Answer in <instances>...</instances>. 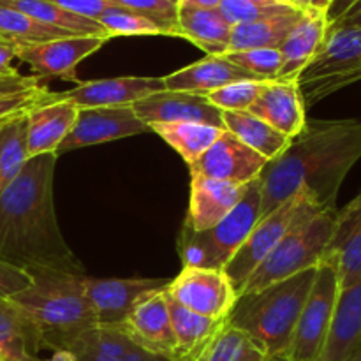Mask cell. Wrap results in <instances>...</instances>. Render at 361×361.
Here are the masks:
<instances>
[{"label": "cell", "mask_w": 361, "mask_h": 361, "mask_svg": "<svg viewBox=\"0 0 361 361\" xmlns=\"http://www.w3.org/2000/svg\"><path fill=\"white\" fill-rule=\"evenodd\" d=\"M59 155L44 154L25 162L18 178L0 196V263L27 274L85 275L60 231L53 180Z\"/></svg>", "instance_id": "cell-1"}, {"label": "cell", "mask_w": 361, "mask_h": 361, "mask_svg": "<svg viewBox=\"0 0 361 361\" xmlns=\"http://www.w3.org/2000/svg\"><path fill=\"white\" fill-rule=\"evenodd\" d=\"M361 159V120H307L261 173L263 215L305 187L324 210H337L342 182ZM261 215V217H263Z\"/></svg>", "instance_id": "cell-2"}, {"label": "cell", "mask_w": 361, "mask_h": 361, "mask_svg": "<svg viewBox=\"0 0 361 361\" xmlns=\"http://www.w3.org/2000/svg\"><path fill=\"white\" fill-rule=\"evenodd\" d=\"M28 275L32 284L9 300L32 323L41 349L69 351L81 335L97 328L94 310L80 291V275L49 271Z\"/></svg>", "instance_id": "cell-3"}, {"label": "cell", "mask_w": 361, "mask_h": 361, "mask_svg": "<svg viewBox=\"0 0 361 361\" xmlns=\"http://www.w3.org/2000/svg\"><path fill=\"white\" fill-rule=\"evenodd\" d=\"M316 271L317 267L309 268L252 295L238 296L226 321L252 337L267 356L288 355Z\"/></svg>", "instance_id": "cell-4"}, {"label": "cell", "mask_w": 361, "mask_h": 361, "mask_svg": "<svg viewBox=\"0 0 361 361\" xmlns=\"http://www.w3.org/2000/svg\"><path fill=\"white\" fill-rule=\"evenodd\" d=\"M261 197L263 185L257 178L247 185L238 204L217 226L207 231H192L187 226H182L178 252L183 267L224 270L229 259L249 238L254 226L259 222L263 215Z\"/></svg>", "instance_id": "cell-5"}, {"label": "cell", "mask_w": 361, "mask_h": 361, "mask_svg": "<svg viewBox=\"0 0 361 361\" xmlns=\"http://www.w3.org/2000/svg\"><path fill=\"white\" fill-rule=\"evenodd\" d=\"M335 217L337 210H324L291 229L268 254L267 259L254 270L238 296L252 295L275 282L317 267L334 235Z\"/></svg>", "instance_id": "cell-6"}, {"label": "cell", "mask_w": 361, "mask_h": 361, "mask_svg": "<svg viewBox=\"0 0 361 361\" xmlns=\"http://www.w3.org/2000/svg\"><path fill=\"white\" fill-rule=\"evenodd\" d=\"M321 212H324V208H321V204L314 200L312 194L305 187H302L289 200L264 214L259 219V222L254 226L249 238L243 242L238 252L229 259V263L222 270L231 281L236 295H240L254 270L267 259L268 254L282 242V238L291 229H295L296 226L309 221V219L316 217Z\"/></svg>", "instance_id": "cell-7"}, {"label": "cell", "mask_w": 361, "mask_h": 361, "mask_svg": "<svg viewBox=\"0 0 361 361\" xmlns=\"http://www.w3.org/2000/svg\"><path fill=\"white\" fill-rule=\"evenodd\" d=\"M361 81V28H328L324 41L298 83L305 106Z\"/></svg>", "instance_id": "cell-8"}, {"label": "cell", "mask_w": 361, "mask_h": 361, "mask_svg": "<svg viewBox=\"0 0 361 361\" xmlns=\"http://www.w3.org/2000/svg\"><path fill=\"white\" fill-rule=\"evenodd\" d=\"M338 291H341V281H338L337 264L330 257H323L317 264L309 298L303 305L293 334L288 351L289 361L317 360L326 341Z\"/></svg>", "instance_id": "cell-9"}, {"label": "cell", "mask_w": 361, "mask_h": 361, "mask_svg": "<svg viewBox=\"0 0 361 361\" xmlns=\"http://www.w3.org/2000/svg\"><path fill=\"white\" fill-rule=\"evenodd\" d=\"M168 296L178 305L210 319L224 321L235 307L238 295L222 270L189 268L169 281Z\"/></svg>", "instance_id": "cell-10"}, {"label": "cell", "mask_w": 361, "mask_h": 361, "mask_svg": "<svg viewBox=\"0 0 361 361\" xmlns=\"http://www.w3.org/2000/svg\"><path fill=\"white\" fill-rule=\"evenodd\" d=\"M81 295L92 307L97 328H120L137 300L168 288L166 279H92L78 277Z\"/></svg>", "instance_id": "cell-11"}, {"label": "cell", "mask_w": 361, "mask_h": 361, "mask_svg": "<svg viewBox=\"0 0 361 361\" xmlns=\"http://www.w3.org/2000/svg\"><path fill=\"white\" fill-rule=\"evenodd\" d=\"M106 42L108 39L95 37V35H71L41 44L20 46L18 60L30 66L41 87H44L46 81L51 78H60L80 85L81 81L76 74L78 63L99 51Z\"/></svg>", "instance_id": "cell-12"}, {"label": "cell", "mask_w": 361, "mask_h": 361, "mask_svg": "<svg viewBox=\"0 0 361 361\" xmlns=\"http://www.w3.org/2000/svg\"><path fill=\"white\" fill-rule=\"evenodd\" d=\"M150 133V127L145 126L133 106L122 108H78L73 129L59 147L60 154H67L76 148L92 147V145L109 143L123 137L137 136Z\"/></svg>", "instance_id": "cell-13"}, {"label": "cell", "mask_w": 361, "mask_h": 361, "mask_svg": "<svg viewBox=\"0 0 361 361\" xmlns=\"http://www.w3.org/2000/svg\"><path fill=\"white\" fill-rule=\"evenodd\" d=\"M166 289L152 291L137 300L122 326L115 330L126 334L134 344L143 348L145 351L175 360L176 342Z\"/></svg>", "instance_id": "cell-14"}, {"label": "cell", "mask_w": 361, "mask_h": 361, "mask_svg": "<svg viewBox=\"0 0 361 361\" xmlns=\"http://www.w3.org/2000/svg\"><path fill=\"white\" fill-rule=\"evenodd\" d=\"M267 159L224 130L222 136L189 166L190 176H207L221 182L249 185L263 173Z\"/></svg>", "instance_id": "cell-15"}, {"label": "cell", "mask_w": 361, "mask_h": 361, "mask_svg": "<svg viewBox=\"0 0 361 361\" xmlns=\"http://www.w3.org/2000/svg\"><path fill=\"white\" fill-rule=\"evenodd\" d=\"M162 78L120 76L106 80L81 81L78 87L67 92H53V99L73 102L76 108H122L148 95L164 92Z\"/></svg>", "instance_id": "cell-16"}, {"label": "cell", "mask_w": 361, "mask_h": 361, "mask_svg": "<svg viewBox=\"0 0 361 361\" xmlns=\"http://www.w3.org/2000/svg\"><path fill=\"white\" fill-rule=\"evenodd\" d=\"M134 113L145 126L155 123L197 122L208 126H222V111L215 108L207 95L187 92H159L133 104Z\"/></svg>", "instance_id": "cell-17"}, {"label": "cell", "mask_w": 361, "mask_h": 361, "mask_svg": "<svg viewBox=\"0 0 361 361\" xmlns=\"http://www.w3.org/2000/svg\"><path fill=\"white\" fill-rule=\"evenodd\" d=\"M249 113L289 140L298 136L307 123V106L302 92L296 81L289 80L264 81Z\"/></svg>", "instance_id": "cell-18"}, {"label": "cell", "mask_w": 361, "mask_h": 361, "mask_svg": "<svg viewBox=\"0 0 361 361\" xmlns=\"http://www.w3.org/2000/svg\"><path fill=\"white\" fill-rule=\"evenodd\" d=\"M361 348V281L341 288L326 341L316 361H351Z\"/></svg>", "instance_id": "cell-19"}, {"label": "cell", "mask_w": 361, "mask_h": 361, "mask_svg": "<svg viewBox=\"0 0 361 361\" xmlns=\"http://www.w3.org/2000/svg\"><path fill=\"white\" fill-rule=\"evenodd\" d=\"M247 185L221 182L207 176H190L189 212L183 226L192 231H207L217 226L238 204Z\"/></svg>", "instance_id": "cell-20"}, {"label": "cell", "mask_w": 361, "mask_h": 361, "mask_svg": "<svg viewBox=\"0 0 361 361\" xmlns=\"http://www.w3.org/2000/svg\"><path fill=\"white\" fill-rule=\"evenodd\" d=\"M27 111V157L56 154L76 120L78 108L69 101L53 99Z\"/></svg>", "instance_id": "cell-21"}, {"label": "cell", "mask_w": 361, "mask_h": 361, "mask_svg": "<svg viewBox=\"0 0 361 361\" xmlns=\"http://www.w3.org/2000/svg\"><path fill=\"white\" fill-rule=\"evenodd\" d=\"M323 257L335 261L341 288L361 281V192L337 210L334 235Z\"/></svg>", "instance_id": "cell-22"}, {"label": "cell", "mask_w": 361, "mask_h": 361, "mask_svg": "<svg viewBox=\"0 0 361 361\" xmlns=\"http://www.w3.org/2000/svg\"><path fill=\"white\" fill-rule=\"evenodd\" d=\"M162 80H164L166 90L200 95H207L226 85L236 83V81H261L229 62L224 55H207L204 59L197 60L183 69L168 74Z\"/></svg>", "instance_id": "cell-23"}, {"label": "cell", "mask_w": 361, "mask_h": 361, "mask_svg": "<svg viewBox=\"0 0 361 361\" xmlns=\"http://www.w3.org/2000/svg\"><path fill=\"white\" fill-rule=\"evenodd\" d=\"M328 30L326 14L316 13H303L298 23L293 27L288 37L281 44V53L284 63H282L281 74L277 80H298L300 73L309 66L310 60L317 53L324 41V35Z\"/></svg>", "instance_id": "cell-24"}, {"label": "cell", "mask_w": 361, "mask_h": 361, "mask_svg": "<svg viewBox=\"0 0 361 361\" xmlns=\"http://www.w3.org/2000/svg\"><path fill=\"white\" fill-rule=\"evenodd\" d=\"M69 351L76 361H173L145 351L115 328H94L81 335Z\"/></svg>", "instance_id": "cell-25"}, {"label": "cell", "mask_w": 361, "mask_h": 361, "mask_svg": "<svg viewBox=\"0 0 361 361\" xmlns=\"http://www.w3.org/2000/svg\"><path fill=\"white\" fill-rule=\"evenodd\" d=\"M180 37L187 39L207 55H224L228 51L233 27L217 9L178 7Z\"/></svg>", "instance_id": "cell-26"}, {"label": "cell", "mask_w": 361, "mask_h": 361, "mask_svg": "<svg viewBox=\"0 0 361 361\" xmlns=\"http://www.w3.org/2000/svg\"><path fill=\"white\" fill-rule=\"evenodd\" d=\"M37 334L11 300H0V361H41Z\"/></svg>", "instance_id": "cell-27"}, {"label": "cell", "mask_w": 361, "mask_h": 361, "mask_svg": "<svg viewBox=\"0 0 361 361\" xmlns=\"http://www.w3.org/2000/svg\"><path fill=\"white\" fill-rule=\"evenodd\" d=\"M222 126L243 145L263 155L268 162L277 159L291 140L249 111H222Z\"/></svg>", "instance_id": "cell-28"}, {"label": "cell", "mask_w": 361, "mask_h": 361, "mask_svg": "<svg viewBox=\"0 0 361 361\" xmlns=\"http://www.w3.org/2000/svg\"><path fill=\"white\" fill-rule=\"evenodd\" d=\"M303 13L296 9H289L277 16L264 18V20L252 21V23L236 25L231 30L228 51H243V49L257 48H275L279 49L289 32L293 30Z\"/></svg>", "instance_id": "cell-29"}, {"label": "cell", "mask_w": 361, "mask_h": 361, "mask_svg": "<svg viewBox=\"0 0 361 361\" xmlns=\"http://www.w3.org/2000/svg\"><path fill=\"white\" fill-rule=\"evenodd\" d=\"M169 314H171V326L176 342L175 360L196 358L203 345L215 335V331L224 324V321L210 319L201 314L192 312L185 307L178 305L175 300L168 296ZM173 360V361H175Z\"/></svg>", "instance_id": "cell-30"}, {"label": "cell", "mask_w": 361, "mask_h": 361, "mask_svg": "<svg viewBox=\"0 0 361 361\" xmlns=\"http://www.w3.org/2000/svg\"><path fill=\"white\" fill-rule=\"evenodd\" d=\"M150 130L157 133L169 147L175 148L187 166L194 164L224 133V127L208 126V123H155Z\"/></svg>", "instance_id": "cell-31"}, {"label": "cell", "mask_w": 361, "mask_h": 361, "mask_svg": "<svg viewBox=\"0 0 361 361\" xmlns=\"http://www.w3.org/2000/svg\"><path fill=\"white\" fill-rule=\"evenodd\" d=\"M0 2L28 14L41 23L62 28V30L71 32L74 35H95V37H104L108 41L111 39L97 20L69 13V11L62 9L51 2H46V0H0Z\"/></svg>", "instance_id": "cell-32"}, {"label": "cell", "mask_w": 361, "mask_h": 361, "mask_svg": "<svg viewBox=\"0 0 361 361\" xmlns=\"http://www.w3.org/2000/svg\"><path fill=\"white\" fill-rule=\"evenodd\" d=\"M267 358V353L252 337L224 321L197 353L196 361H264Z\"/></svg>", "instance_id": "cell-33"}, {"label": "cell", "mask_w": 361, "mask_h": 361, "mask_svg": "<svg viewBox=\"0 0 361 361\" xmlns=\"http://www.w3.org/2000/svg\"><path fill=\"white\" fill-rule=\"evenodd\" d=\"M27 111L0 122V196L27 162Z\"/></svg>", "instance_id": "cell-34"}, {"label": "cell", "mask_w": 361, "mask_h": 361, "mask_svg": "<svg viewBox=\"0 0 361 361\" xmlns=\"http://www.w3.org/2000/svg\"><path fill=\"white\" fill-rule=\"evenodd\" d=\"M71 35L74 34L41 23L28 14L0 2V39L16 42L20 46H27L71 37Z\"/></svg>", "instance_id": "cell-35"}, {"label": "cell", "mask_w": 361, "mask_h": 361, "mask_svg": "<svg viewBox=\"0 0 361 361\" xmlns=\"http://www.w3.org/2000/svg\"><path fill=\"white\" fill-rule=\"evenodd\" d=\"M97 21L111 39L118 35H169V32L157 21L113 6L104 14H101Z\"/></svg>", "instance_id": "cell-36"}, {"label": "cell", "mask_w": 361, "mask_h": 361, "mask_svg": "<svg viewBox=\"0 0 361 361\" xmlns=\"http://www.w3.org/2000/svg\"><path fill=\"white\" fill-rule=\"evenodd\" d=\"M226 59L236 67H240L245 73L252 74L261 81L277 80L281 74L282 59L281 49L275 48H257V49H243V51H229L224 53Z\"/></svg>", "instance_id": "cell-37"}, {"label": "cell", "mask_w": 361, "mask_h": 361, "mask_svg": "<svg viewBox=\"0 0 361 361\" xmlns=\"http://www.w3.org/2000/svg\"><path fill=\"white\" fill-rule=\"evenodd\" d=\"M264 81H236L207 94V99L221 111H249L256 102Z\"/></svg>", "instance_id": "cell-38"}, {"label": "cell", "mask_w": 361, "mask_h": 361, "mask_svg": "<svg viewBox=\"0 0 361 361\" xmlns=\"http://www.w3.org/2000/svg\"><path fill=\"white\" fill-rule=\"evenodd\" d=\"M109 6L147 16L157 21L173 37H180L178 30V6L171 0H106Z\"/></svg>", "instance_id": "cell-39"}, {"label": "cell", "mask_w": 361, "mask_h": 361, "mask_svg": "<svg viewBox=\"0 0 361 361\" xmlns=\"http://www.w3.org/2000/svg\"><path fill=\"white\" fill-rule=\"evenodd\" d=\"M289 9H293V7L284 6V4H259L252 2V0H222L221 6L217 7L219 13L231 27L277 16V14L286 13Z\"/></svg>", "instance_id": "cell-40"}, {"label": "cell", "mask_w": 361, "mask_h": 361, "mask_svg": "<svg viewBox=\"0 0 361 361\" xmlns=\"http://www.w3.org/2000/svg\"><path fill=\"white\" fill-rule=\"evenodd\" d=\"M49 92L44 87L39 88V90L30 92V94H21V95H13V97H4L0 99V122L6 118H11L14 115H20V113L28 111V109L35 108L37 104L48 99Z\"/></svg>", "instance_id": "cell-41"}, {"label": "cell", "mask_w": 361, "mask_h": 361, "mask_svg": "<svg viewBox=\"0 0 361 361\" xmlns=\"http://www.w3.org/2000/svg\"><path fill=\"white\" fill-rule=\"evenodd\" d=\"M32 284V277L27 271L0 263V300H9L16 293L23 291Z\"/></svg>", "instance_id": "cell-42"}, {"label": "cell", "mask_w": 361, "mask_h": 361, "mask_svg": "<svg viewBox=\"0 0 361 361\" xmlns=\"http://www.w3.org/2000/svg\"><path fill=\"white\" fill-rule=\"evenodd\" d=\"M39 88L42 87L35 76H23L18 71L11 74H0V99L30 94V92L39 90Z\"/></svg>", "instance_id": "cell-43"}, {"label": "cell", "mask_w": 361, "mask_h": 361, "mask_svg": "<svg viewBox=\"0 0 361 361\" xmlns=\"http://www.w3.org/2000/svg\"><path fill=\"white\" fill-rule=\"evenodd\" d=\"M46 2H51L69 13L80 14V16L90 18V20H97L111 7L106 0H46Z\"/></svg>", "instance_id": "cell-44"}, {"label": "cell", "mask_w": 361, "mask_h": 361, "mask_svg": "<svg viewBox=\"0 0 361 361\" xmlns=\"http://www.w3.org/2000/svg\"><path fill=\"white\" fill-rule=\"evenodd\" d=\"M18 49H20V44L0 39V74L16 73V69L13 67V60L18 59Z\"/></svg>", "instance_id": "cell-45"}, {"label": "cell", "mask_w": 361, "mask_h": 361, "mask_svg": "<svg viewBox=\"0 0 361 361\" xmlns=\"http://www.w3.org/2000/svg\"><path fill=\"white\" fill-rule=\"evenodd\" d=\"M328 28H361V0L353 4L338 20L331 21Z\"/></svg>", "instance_id": "cell-46"}, {"label": "cell", "mask_w": 361, "mask_h": 361, "mask_svg": "<svg viewBox=\"0 0 361 361\" xmlns=\"http://www.w3.org/2000/svg\"><path fill=\"white\" fill-rule=\"evenodd\" d=\"M356 2H358V0H331L330 7H328V11H326L328 25H330L331 21L338 20V18H341L342 14H344L345 11H348L349 7Z\"/></svg>", "instance_id": "cell-47"}, {"label": "cell", "mask_w": 361, "mask_h": 361, "mask_svg": "<svg viewBox=\"0 0 361 361\" xmlns=\"http://www.w3.org/2000/svg\"><path fill=\"white\" fill-rule=\"evenodd\" d=\"M222 0H180L178 7H197V9H217Z\"/></svg>", "instance_id": "cell-48"}, {"label": "cell", "mask_w": 361, "mask_h": 361, "mask_svg": "<svg viewBox=\"0 0 361 361\" xmlns=\"http://www.w3.org/2000/svg\"><path fill=\"white\" fill-rule=\"evenodd\" d=\"M310 2V9L316 11V13H323L326 14L328 7H330L331 0H309Z\"/></svg>", "instance_id": "cell-49"}, {"label": "cell", "mask_w": 361, "mask_h": 361, "mask_svg": "<svg viewBox=\"0 0 361 361\" xmlns=\"http://www.w3.org/2000/svg\"><path fill=\"white\" fill-rule=\"evenodd\" d=\"M46 361H76L74 355L71 351H56L53 353V356Z\"/></svg>", "instance_id": "cell-50"}, {"label": "cell", "mask_w": 361, "mask_h": 361, "mask_svg": "<svg viewBox=\"0 0 361 361\" xmlns=\"http://www.w3.org/2000/svg\"><path fill=\"white\" fill-rule=\"evenodd\" d=\"M264 361H289L288 355H275V356H268Z\"/></svg>", "instance_id": "cell-51"}, {"label": "cell", "mask_w": 361, "mask_h": 361, "mask_svg": "<svg viewBox=\"0 0 361 361\" xmlns=\"http://www.w3.org/2000/svg\"><path fill=\"white\" fill-rule=\"evenodd\" d=\"M252 2H259V4H284L282 0H252ZM286 6V4H284Z\"/></svg>", "instance_id": "cell-52"}, {"label": "cell", "mask_w": 361, "mask_h": 361, "mask_svg": "<svg viewBox=\"0 0 361 361\" xmlns=\"http://www.w3.org/2000/svg\"><path fill=\"white\" fill-rule=\"evenodd\" d=\"M351 361H361V348L358 349V353H356L355 356H353V360Z\"/></svg>", "instance_id": "cell-53"}, {"label": "cell", "mask_w": 361, "mask_h": 361, "mask_svg": "<svg viewBox=\"0 0 361 361\" xmlns=\"http://www.w3.org/2000/svg\"><path fill=\"white\" fill-rule=\"evenodd\" d=\"M175 361H196V358H183V360H175Z\"/></svg>", "instance_id": "cell-54"}, {"label": "cell", "mask_w": 361, "mask_h": 361, "mask_svg": "<svg viewBox=\"0 0 361 361\" xmlns=\"http://www.w3.org/2000/svg\"><path fill=\"white\" fill-rule=\"evenodd\" d=\"M282 2H284L286 6H289V0H282ZM289 7H291V6H289Z\"/></svg>", "instance_id": "cell-55"}, {"label": "cell", "mask_w": 361, "mask_h": 361, "mask_svg": "<svg viewBox=\"0 0 361 361\" xmlns=\"http://www.w3.org/2000/svg\"><path fill=\"white\" fill-rule=\"evenodd\" d=\"M171 2H173V4H176V6H178V4H180V0H171Z\"/></svg>", "instance_id": "cell-56"}]
</instances>
